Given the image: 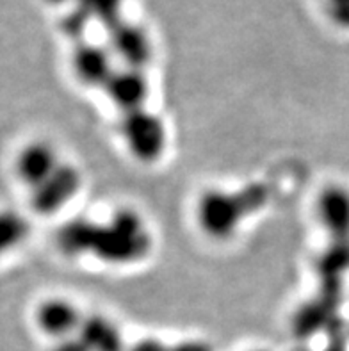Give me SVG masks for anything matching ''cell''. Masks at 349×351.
<instances>
[{"instance_id":"obj_1","label":"cell","mask_w":349,"mask_h":351,"mask_svg":"<svg viewBox=\"0 0 349 351\" xmlns=\"http://www.w3.org/2000/svg\"><path fill=\"white\" fill-rule=\"evenodd\" d=\"M104 227H93L91 243L95 255L106 263H136L150 250V232L145 219L134 210H121L107 219Z\"/></svg>"},{"instance_id":"obj_2","label":"cell","mask_w":349,"mask_h":351,"mask_svg":"<svg viewBox=\"0 0 349 351\" xmlns=\"http://www.w3.org/2000/svg\"><path fill=\"white\" fill-rule=\"evenodd\" d=\"M119 138L130 157L141 165L159 162L169 147L168 127L163 118L148 107L121 114Z\"/></svg>"},{"instance_id":"obj_3","label":"cell","mask_w":349,"mask_h":351,"mask_svg":"<svg viewBox=\"0 0 349 351\" xmlns=\"http://www.w3.org/2000/svg\"><path fill=\"white\" fill-rule=\"evenodd\" d=\"M195 218L208 239L228 241L243 221L244 207L232 191L210 189L200 196Z\"/></svg>"},{"instance_id":"obj_4","label":"cell","mask_w":349,"mask_h":351,"mask_svg":"<svg viewBox=\"0 0 349 351\" xmlns=\"http://www.w3.org/2000/svg\"><path fill=\"white\" fill-rule=\"evenodd\" d=\"M84 186L82 171L73 162H62L56 173L31 191V207L36 214L52 216L75 200Z\"/></svg>"},{"instance_id":"obj_5","label":"cell","mask_w":349,"mask_h":351,"mask_svg":"<svg viewBox=\"0 0 349 351\" xmlns=\"http://www.w3.org/2000/svg\"><path fill=\"white\" fill-rule=\"evenodd\" d=\"M84 319V311L73 300L64 296L45 298L34 308V325L53 343L79 334Z\"/></svg>"},{"instance_id":"obj_6","label":"cell","mask_w":349,"mask_h":351,"mask_svg":"<svg viewBox=\"0 0 349 351\" xmlns=\"http://www.w3.org/2000/svg\"><path fill=\"white\" fill-rule=\"evenodd\" d=\"M64 162L58 148L47 139H34L20 148L14 159V173L18 180L31 191L49 177L56 173V169Z\"/></svg>"},{"instance_id":"obj_7","label":"cell","mask_w":349,"mask_h":351,"mask_svg":"<svg viewBox=\"0 0 349 351\" xmlns=\"http://www.w3.org/2000/svg\"><path fill=\"white\" fill-rule=\"evenodd\" d=\"M107 36H109L107 47L116 61H121V66L145 70L146 64L154 58V45L148 32L141 25L128 22L127 18L109 29Z\"/></svg>"},{"instance_id":"obj_8","label":"cell","mask_w":349,"mask_h":351,"mask_svg":"<svg viewBox=\"0 0 349 351\" xmlns=\"http://www.w3.org/2000/svg\"><path fill=\"white\" fill-rule=\"evenodd\" d=\"M116 68V59L109 47L91 43L88 40L77 41L73 47L71 71L80 84L102 89Z\"/></svg>"},{"instance_id":"obj_9","label":"cell","mask_w":349,"mask_h":351,"mask_svg":"<svg viewBox=\"0 0 349 351\" xmlns=\"http://www.w3.org/2000/svg\"><path fill=\"white\" fill-rule=\"evenodd\" d=\"M102 91L109 98V102L123 114L146 107L150 98V82L145 70L119 66L107 80Z\"/></svg>"},{"instance_id":"obj_10","label":"cell","mask_w":349,"mask_h":351,"mask_svg":"<svg viewBox=\"0 0 349 351\" xmlns=\"http://www.w3.org/2000/svg\"><path fill=\"white\" fill-rule=\"evenodd\" d=\"M319 225L337 241L349 239V187L328 184L315 200Z\"/></svg>"},{"instance_id":"obj_11","label":"cell","mask_w":349,"mask_h":351,"mask_svg":"<svg viewBox=\"0 0 349 351\" xmlns=\"http://www.w3.org/2000/svg\"><path fill=\"white\" fill-rule=\"evenodd\" d=\"M77 335L88 351H127L121 332L109 317L86 316Z\"/></svg>"},{"instance_id":"obj_12","label":"cell","mask_w":349,"mask_h":351,"mask_svg":"<svg viewBox=\"0 0 349 351\" xmlns=\"http://www.w3.org/2000/svg\"><path fill=\"white\" fill-rule=\"evenodd\" d=\"M73 8L80 9L86 16L95 23L109 29L125 20L123 16V0H71Z\"/></svg>"},{"instance_id":"obj_13","label":"cell","mask_w":349,"mask_h":351,"mask_svg":"<svg viewBox=\"0 0 349 351\" xmlns=\"http://www.w3.org/2000/svg\"><path fill=\"white\" fill-rule=\"evenodd\" d=\"M31 227L23 216L13 210H0V257L22 245Z\"/></svg>"},{"instance_id":"obj_14","label":"cell","mask_w":349,"mask_h":351,"mask_svg":"<svg viewBox=\"0 0 349 351\" xmlns=\"http://www.w3.org/2000/svg\"><path fill=\"white\" fill-rule=\"evenodd\" d=\"M330 22L342 31H349V0H324Z\"/></svg>"},{"instance_id":"obj_15","label":"cell","mask_w":349,"mask_h":351,"mask_svg":"<svg viewBox=\"0 0 349 351\" xmlns=\"http://www.w3.org/2000/svg\"><path fill=\"white\" fill-rule=\"evenodd\" d=\"M127 351H169V346H166L159 339H143L128 346Z\"/></svg>"},{"instance_id":"obj_16","label":"cell","mask_w":349,"mask_h":351,"mask_svg":"<svg viewBox=\"0 0 349 351\" xmlns=\"http://www.w3.org/2000/svg\"><path fill=\"white\" fill-rule=\"evenodd\" d=\"M52 351H88V348L84 346L79 335H73V337L58 341V343L53 344Z\"/></svg>"},{"instance_id":"obj_17","label":"cell","mask_w":349,"mask_h":351,"mask_svg":"<svg viewBox=\"0 0 349 351\" xmlns=\"http://www.w3.org/2000/svg\"><path fill=\"white\" fill-rule=\"evenodd\" d=\"M169 351H210L207 346L200 343H182L180 346H173L169 348Z\"/></svg>"},{"instance_id":"obj_18","label":"cell","mask_w":349,"mask_h":351,"mask_svg":"<svg viewBox=\"0 0 349 351\" xmlns=\"http://www.w3.org/2000/svg\"><path fill=\"white\" fill-rule=\"evenodd\" d=\"M248 351H269V350H265V348H252V350H248Z\"/></svg>"}]
</instances>
